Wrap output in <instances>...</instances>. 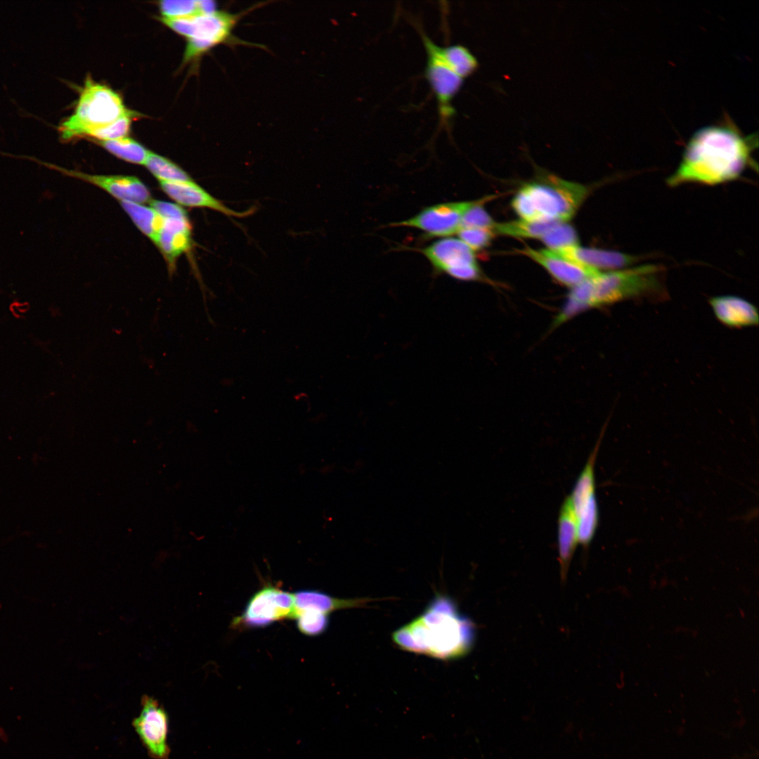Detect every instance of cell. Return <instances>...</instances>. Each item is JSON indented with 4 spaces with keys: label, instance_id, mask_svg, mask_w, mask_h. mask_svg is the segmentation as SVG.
<instances>
[{
    "label": "cell",
    "instance_id": "21",
    "mask_svg": "<svg viewBox=\"0 0 759 759\" xmlns=\"http://www.w3.org/2000/svg\"><path fill=\"white\" fill-rule=\"evenodd\" d=\"M136 227L153 242L163 224V218L151 207L134 202H120Z\"/></svg>",
    "mask_w": 759,
    "mask_h": 759
},
{
    "label": "cell",
    "instance_id": "20",
    "mask_svg": "<svg viewBox=\"0 0 759 759\" xmlns=\"http://www.w3.org/2000/svg\"><path fill=\"white\" fill-rule=\"evenodd\" d=\"M294 611L312 609L325 614L340 609L359 606L366 599H339L315 590H302L293 594Z\"/></svg>",
    "mask_w": 759,
    "mask_h": 759
},
{
    "label": "cell",
    "instance_id": "9",
    "mask_svg": "<svg viewBox=\"0 0 759 759\" xmlns=\"http://www.w3.org/2000/svg\"><path fill=\"white\" fill-rule=\"evenodd\" d=\"M602 439V435L592 450L569 495L577 520L578 543L583 546L590 543L598 526L595 465Z\"/></svg>",
    "mask_w": 759,
    "mask_h": 759
},
{
    "label": "cell",
    "instance_id": "8",
    "mask_svg": "<svg viewBox=\"0 0 759 759\" xmlns=\"http://www.w3.org/2000/svg\"><path fill=\"white\" fill-rule=\"evenodd\" d=\"M294 611L293 594L268 584L252 595L242 613L233 620L231 627L238 630L264 628L293 618Z\"/></svg>",
    "mask_w": 759,
    "mask_h": 759
},
{
    "label": "cell",
    "instance_id": "31",
    "mask_svg": "<svg viewBox=\"0 0 759 759\" xmlns=\"http://www.w3.org/2000/svg\"><path fill=\"white\" fill-rule=\"evenodd\" d=\"M458 238L474 252L487 247L495 233L493 231L481 228H464L457 233Z\"/></svg>",
    "mask_w": 759,
    "mask_h": 759
},
{
    "label": "cell",
    "instance_id": "29",
    "mask_svg": "<svg viewBox=\"0 0 759 759\" xmlns=\"http://www.w3.org/2000/svg\"><path fill=\"white\" fill-rule=\"evenodd\" d=\"M541 241L552 250L578 245L577 233L573 227L567 222H558Z\"/></svg>",
    "mask_w": 759,
    "mask_h": 759
},
{
    "label": "cell",
    "instance_id": "23",
    "mask_svg": "<svg viewBox=\"0 0 759 759\" xmlns=\"http://www.w3.org/2000/svg\"><path fill=\"white\" fill-rule=\"evenodd\" d=\"M159 8L162 18L169 19L211 13L216 11L215 2L208 0H165L159 2Z\"/></svg>",
    "mask_w": 759,
    "mask_h": 759
},
{
    "label": "cell",
    "instance_id": "10",
    "mask_svg": "<svg viewBox=\"0 0 759 759\" xmlns=\"http://www.w3.org/2000/svg\"><path fill=\"white\" fill-rule=\"evenodd\" d=\"M427 54L425 77L436 98L440 122L448 124L455 114L452 101L460 91L463 79L456 74L439 55L438 46L420 30Z\"/></svg>",
    "mask_w": 759,
    "mask_h": 759
},
{
    "label": "cell",
    "instance_id": "13",
    "mask_svg": "<svg viewBox=\"0 0 759 759\" xmlns=\"http://www.w3.org/2000/svg\"><path fill=\"white\" fill-rule=\"evenodd\" d=\"M517 252L540 264L558 283L571 288L599 271L567 259L550 249H534L526 247Z\"/></svg>",
    "mask_w": 759,
    "mask_h": 759
},
{
    "label": "cell",
    "instance_id": "33",
    "mask_svg": "<svg viewBox=\"0 0 759 759\" xmlns=\"http://www.w3.org/2000/svg\"><path fill=\"white\" fill-rule=\"evenodd\" d=\"M8 737L7 733L5 732L4 728L0 726V740H1L4 743H6L8 741Z\"/></svg>",
    "mask_w": 759,
    "mask_h": 759
},
{
    "label": "cell",
    "instance_id": "24",
    "mask_svg": "<svg viewBox=\"0 0 759 759\" xmlns=\"http://www.w3.org/2000/svg\"><path fill=\"white\" fill-rule=\"evenodd\" d=\"M440 56L448 67L459 77L464 78L472 74L477 68L478 62L465 46L460 44L448 46H438Z\"/></svg>",
    "mask_w": 759,
    "mask_h": 759
},
{
    "label": "cell",
    "instance_id": "22",
    "mask_svg": "<svg viewBox=\"0 0 759 759\" xmlns=\"http://www.w3.org/2000/svg\"><path fill=\"white\" fill-rule=\"evenodd\" d=\"M558 222L559 221H527L521 219L504 223H496L493 232L502 235L541 240Z\"/></svg>",
    "mask_w": 759,
    "mask_h": 759
},
{
    "label": "cell",
    "instance_id": "25",
    "mask_svg": "<svg viewBox=\"0 0 759 759\" xmlns=\"http://www.w3.org/2000/svg\"><path fill=\"white\" fill-rule=\"evenodd\" d=\"M99 145L117 157L136 164H144L149 153L141 143L127 136L99 141Z\"/></svg>",
    "mask_w": 759,
    "mask_h": 759
},
{
    "label": "cell",
    "instance_id": "26",
    "mask_svg": "<svg viewBox=\"0 0 759 759\" xmlns=\"http://www.w3.org/2000/svg\"><path fill=\"white\" fill-rule=\"evenodd\" d=\"M144 165L160 182H182L192 180L177 164L158 154L149 151Z\"/></svg>",
    "mask_w": 759,
    "mask_h": 759
},
{
    "label": "cell",
    "instance_id": "30",
    "mask_svg": "<svg viewBox=\"0 0 759 759\" xmlns=\"http://www.w3.org/2000/svg\"><path fill=\"white\" fill-rule=\"evenodd\" d=\"M493 197L494 196H487L479 199L476 204L469 209L461 220L459 230L464 228H481L488 229L493 231L496 223L483 207L484 203L492 200Z\"/></svg>",
    "mask_w": 759,
    "mask_h": 759
},
{
    "label": "cell",
    "instance_id": "4",
    "mask_svg": "<svg viewBox=\"0 0 759 759\" xmlns=\"http://www.w3.org/2000/svg\"><path fill=\"white\" fill-rule=\"evenodd\" d=\"M661 271L653 264L599 271L583 282L586 310L658 292Z\"/></svg>",
    "mask_w": 759,
    "mask_h": 759
},
{
    "label": "cell",
    "instance_id": "6",
    "mask_svg": "<svg viewBox=\"0 0 759 759\" xmlns=\"http://www.w3.org/2000/svg\"><path fill=\"white\" fill-rule=\"evenodd\" d=\"M240 15L227 11H215L183 18H164L161 21L187 39L183 63L202 56L217 45L231 39Z\"/></svg>",
    "mask_w": 759,
    "mask_h": 759
},
{
    "label": "cell",
    "instance_id": "18",
    "mask_svg": "<svg viewBox=\"0 0 759 759\" xmlns=\"http://www.w3.org/2000/svg\"><path fill=\"white\" fill-rule=\"evenodd\" d=\"M709 303L717 318L727 326L741 327L758 324L757 309L744 298L718 296L712 297Z\"/></svg>",
    "mask_w": 759,
    "mask_h": 759
},
{
    "label": "cell",
    "instance_id": "2",
    "mask_svg": "<svg viewBox=\"0 0 759 759\" xmlns=\"http://www.w3.org/2000/svg\"><path fill=\"white\" fill-rule=\"evenodd\" d=\"M474 637L472 622L451 599L438 595L419 616L395 631L393 641L403 650L450 660L465 655Z\"/></svg>",
    "mask_w": 759,
    "mask_h": 759
},
{
    "label": "cell",
    "instance_id": "7",
    "mask_svg": "<svg viewBox=\"0 0 759 759\" xmlns=\"http://www.w3.org/2000/svg\"><path fill=\"white\" fill-rule=\"evenodd\" d=\"M419 251L436 274L465 282L488 280L476 261L474 252L459 238H443Z\"/></svg>",
    "mask_w": 759,
    "mask_h": 759
},
{
    "label": "cell",
    "instance_id": "19",
    "mask_svg": "<svg viewBox=\"0 0 759 759\" xmlns=\"http://www.w3.org/2000/svg\"><path fill=\"white\" fill-rule=\"evenodd\" d=\"M557 528L559 558L562 570L566 571L578 543L577 520L569 495L560 508Z\"/></svg>",
    "mask_w": 759,
    "mask_h": 759
},
{
    "label": "cell",
    "instance_id": "15",
    "mask_svg": "<svg viewBox=\"0 0 759 759\" xmlns=\"http://www.w3.org/2000/svg\"><path fill=\"white\" fill-rule=\"evenodd\" d=\"M61 171L69 176L104 190L120 202L128 201L143 204L151 200L148 188L136 176L89 174L78 171L64 169Z\"/></svg>",
    "mask_w": 759,
    "mask_h": 759
},
{
    "label": "cell",
    "instance_id": "14",
    "mask_svg": "<svg viewBox=\"0 0 759 759\" xmlns=\"http://www.w3.org/2000/svg\"><path fill=\"white\" fill-rule=\"evenodd\" d=\"M162 190L179 205L207 208L236 218L253 214L254 209L238 212L226 206L193 180L182 182H160Z\"/></svg>",
    "mask_w": 759,
    "mask_h": 759
},
{
    "label": "cell",
    "instance_id": "3",
    "mask_svg": "<svg viewBox=\"0 0 759 759\" xmlns=\"http://www.w3.org/2000/svg\"><path fill=\"white\" fill-rule=\"evenodd\" d=\"M588 193L582 184L544 173L519 188L512 207L521 219L567 222Z\"/></svg>",
    "mask_w": 759,
    "mask_h": 759
},
{
    "label": "cell",
    "instance_id": "5",
    "mask_svg": "<svg viewBox=\"0 0 759 759\" xmlns=\"http://www.w3.org/2000/svg\"><path fill=\"white\" fill-rule=\"evenodd\" d=\"M127 110L117 92L88 77L73 112L58 126L60 136L65 141L86 138L92 131L113 122Z\"/></svg>",
    "mask_w": 759,
    "mask_h": 759
},
{
    "label": "cell",
    "instance_id": "1",
    "mask_svg": "<svg viewBox=\"0 0 759 759\" xmlns=\"http://www.w3.org/2000/svg\"><path fill=\"white\" fill-rule=\"evenodd\" d=\"M754 136H744L730 124L708 126L689 140L670 186L696 183L718 185L738 179L753 161Z\"/></svg>",
    "mask_w": 759,
    "mask_h": 759
},
{
    "label": "cell",
    "instance_id": "17",
    "mask_svg": "<svg viewBox=\"0 0 759 759\" xmlns=\"http://www.w3.org/2000/svg\"><path fill=\"white\" fill-rule=\"evenodd\" d=\"M559 254L597 270H618L630 267L638 261L637 257L614 250L578 245L554 250Z\"/></svg>",
    "mask_w": 759,
    "mask_h": 759
},
{
    "label": "cell",
    "instance_id": "12",
    "mask_svg": "<svg viewBox=\"0 0 759 759\" xmlns=\"http://www.w3.org/2000/svg\"><path fill=\"white\" fill-rule=\"evenodd\" d=\"M132 726L148 755L153 759H169V716L162 704L154 697L141 698V710Z\"/></svg>",
    "mask_w": 759,
    "mask_h": 759
},
{
    "label": "cell",
    "instance_id": "11",
    "mask_svg": "<svg viewBox=\"0 0 759 759\" xmlns=\"http://www.w3.org/2000/svg\"><path fill=\"white\" fill-rule=\"evenodd\" d=\"M448 202L422 209L413 216L390 223L393 227H408L422 231L428 238H448L457 234L467 211L479 202Z\"/></svg>",
    "mask_w": 759,
    "mask_h": 759
},
{
    "label": "cell",
    "instance_id": "32",
    "mask_svg": "<svg viewBox=\"0 0 759 759\" xmlns=\"http://www.w3.org/2000/svg\"><path fill=\"white\" fill-rule=\"evenodd\" d=\"M150 205L163 219H183L188 217L186 210L178 204L151 200Z\"/></svg>",
    "mask_w": 759,
    "mask_h": 759
},
{
    "label": "cell",
    "instance_id": "16",
    "mask_svg": "<svg viewBox=\"0 0 759 759\" xmlns=\"http://www.w3.org/2000/svg\"><path fill=\"white\" fill-rule=\"evenodd\" d=\"M163 219L154 243L163 254L169 271H173L177 259L192 248V226L188 217Z\"/></svg>",
    "mask_w": 759,
    "mask_h": 759
},
{
    "label": "cell",
    "instance_id": "27",
    "mask_svg": "<svg viewBox=\"0 0 759 759\" xmlns=\"http://www.w3.org/2000/svg\"><path fill=\"white\" fill-rule=\"evenodd\" d=\"M293 618L298 630L305 635L316 636L324 632L329 624L328 615L322 612L304 609L296 611Z\"/></svg>",
    "mask_w": 759,
    "mask_h": 759
},
{
    "label": "cell",
    "instance_id": "28",
    "mask_svg": "<svg viewBox=\"0 0 759 759\" xmlns=\"http://www.w3.org/2000/svg\"><path fill=\"white\" fill-rule=\"evenodd\" d=\"M136 115V112L128 110L113 122L90 132L87 137L95 138L98 141L126 137L130 131L132 119Z\"/></svg>",
    "mask_w": 759,
    "mask_h": 759
}]
</instances>
